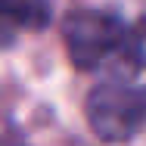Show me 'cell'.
<instances>
[{
	"instance_id": "cell-1",
	"label": "cell",
	"mask_w": 146,
	"mask_h": 146,
	"mask_svg": "<svg viewBox=\"0 0 146 146\" xmlns=\"http://www.w3.org/2000/svg\"><path fill=\"white\" fill-rule=\"evenodd\" d=\"M62 37L72 62L84 72L137 68L143 62L140 34L106 9H75L62 22Z\"/></svg>"
},
{
	"instance_id": "cell-2",
	"label": "cell",
	"mask_w": 146,
	"mask_h": 146,
	"mask_svg": "<svg viewBox=\"0 0 146 146\" xmlns=\"http://www.w3.org/2000/svg\"><path fill=\"white\" fill-rule=\"evenodd\" d=\"M87 121L103 143H127L146 124V93L124 81L96 84L87 96Z\"/></svg>"
},
{
	"instance_id": "cell-3",
	"label": "cell",
	"mask_w": 146,
	"mask_h": 146,
	"mask_svg": "<svg viewBox=\"0 0 146 146\" xmlns=\"http://www.w3.org/2000/svg\"><path fill=\"white\" fill-rule=\"evenodd\" d=\"M0 19H6L16 28L40 31L50 25L53 13L47 0H0Z\"/></svg>"
}]
</instances>
